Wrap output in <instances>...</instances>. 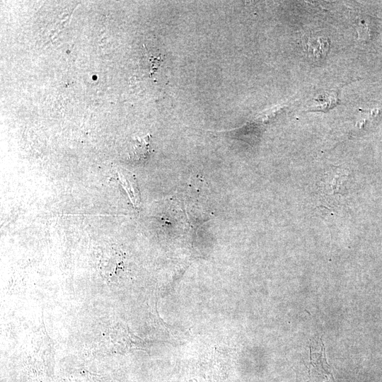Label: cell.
<instances>
[{
    "mask_svg": "<svg viewBox=\"0 0 382 382\" xmlns=\"http://www.w3.org/2000/svg\"><path fill=\"white\" fill-rule=\"evenodd\" d=\"M310 379L311 382H335L328 364L326 363L324 349L320 352H311Z\"/></svg>",
    "mask_w": 382,
    "mask_h": 382,
    "instance_id": "cell-1",
    "label": "cell"
},
{
    "mask_svg": "<svg viewBox=\"0 0 382 382\" xmlns=\"http://www.w3.org/2000/svg\"><path fill=\"white\" fill-rule=\"evenodd\" d=\"M149 153V136L134 139L131 144L129 158L132 161H144Z\"/></svg>",
    "mask_w": 382,
    "mask_h": 382,
    "instance_id": "cell-4",
    "label": "cell"
},
{
    "mask_svg": "<svg viewBox=\"0 0 382 382\" xmlns=\"http://www.w3.org/2000/svg\"><path fill=\"white\" fill-rule=\"evenodd\" d=\"M118 180L127 192L130 200L135 207L140 204V196L134 176L132 173L120 169L117 171Z\"/></svg>",
    "mask_w": 382,
    "mask_h": 382,
    "instance_id": "cell-2",
    "label": "cell"
},
{
    "mask_svg": "<svg viewBox=\"0 0 382 382\" xmlns=\"http://www.w3.org/2000/svg\"><path fill=\"white\" fill-rule=\"evenodd\" d=\"M330 42L327 37L310 36L306 42V51L310 58L320 59L325 57L329 50Z\"/></svg>",
    "mask_w": 382,
    "mask_h": 382,
    "instance_id": "cell-3",
    "label": "cell"
}]
</instances>
